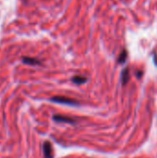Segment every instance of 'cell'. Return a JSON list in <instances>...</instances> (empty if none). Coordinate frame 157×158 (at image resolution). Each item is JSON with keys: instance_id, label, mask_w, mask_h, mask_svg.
Here are the masks:
<instances>
[{"instance_id": "1", "label": "cell", "mask_w": 157, "mask_h": 158, "mask_svg": "<svg viewBox=\"0 0 157 158\" xmlns=\"http://www.w3.org/2000/svg\"><path fill=\"white\" fill-rule=\"evenodd\" d=\"M51 101L56 104H62V105H68V106H80V103L74 99L65 97V96H55L51 98Z\"/></svg>"}, {"instance_id": "2", "label": "cell", "mask_w": 157, "mask_h": 158, "mask_svg": "<svg viewBox=\"0 0 157 158\" xmlns=\"http://www.w3.org/2000/svg\"><path fill=\"white\" fill-rule=\"evenodd\" d=\"M43 151L44 158H53V148L49 142H44L43 145Z\"/></svg>"}, {"instance_id": "3", "label": "cell", "mask_w": 157, "mask_h": 158, "mask_svg": "<svg viewBox=\"0 0 157 158\" xmlns=\"http://www.w3.org/2000/svg\"><path fill=\"white\" fill-rule=\"evenodd\" d=\"M53 119L56 122H62V123H68V124H75L76 121L75 119L68 118V117H64L60 115H56L53 117Z\"/></svg>"}, {"instance_id": "4", "label": "cell", "mask_w": 157, "mask_h": 158, "mask_svg": "<svg viewBox=\"0 0 157 158\" xmlns=\"http://www.w3.org/2000/svg\"><path fill=\"white\" fill-rule=\"evenodd\" d=\"M22 62L31 66H37L41 64V61L38 60L37 58H33V57H29V56H23L22 57Z\"/></svg>"}, {"instance_id": "5", "label": "cell", "mask_w": 157, "mask_h": 158, "mask_svg": "<svg viewBox=\"0 0 157 158\" xmlns=\"http://www.w3.org/2000/svg\"><path fill=\"white\" fill-rule=\"evenodd\" d=\"M129 81H130V69L129 68H126L123 69L121 73V83L123 85H126Z\"/></svg>"}, {"instance_id": "6", "label": "cell", "mask_w": 157, "mask_h": 158, "mask_svg": "<svg viewBox=\"0 0 157 158\" xmlns=\"http://www.w3.org/2000/svg\"><path fill=\"white\" fill-rule=\"evenodd\" d=\"M87 81H88V79L85 78V77H82V76H74V77L72 78V81H73L74 83L78 84V85L83 84V83H85Z\"/></svg>"}, {"instance_id": "7", "label": "cell", "mask_w": 157, "mask_h": 158, "mask_svg": "<svg viewBox=\"0 0 157 158\" xmlns=\"http://www.w3.org/2000/svg\"><path fill=\"white\" fill-rule=\"evenodd\" d=\"M127 56H128L127 51H126V50H123L122 53H121V54L119 55V56H118V63H120V64L125 63L126 60H127Z\"/></svg>"}, {"instance_id": "8", "label": "cell", "mask_w": 157, "mask_h": 158, "mask_svg": "<svg viewBox=\"0 0 157 158\" xmlns=\"http://www.w3.org/2000/svg\"><path fill=\"white\" fill-rule=\"evenodd\" d=\"M154 61H155V64L157 66V55L154 56Z\"/></svg>"}]
</instances>
